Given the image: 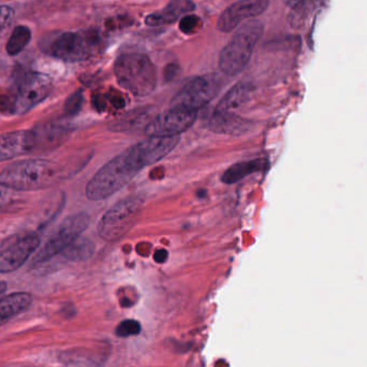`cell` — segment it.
Returning <instances> with one entry per match:
<instances>
[{"mask_svg": "<svg viewBox=\"0 0 367 367\" xmlns=\"http://www.w3.org/2000/svg\"><path fill=\"white\" fill-rule=\"evenodd\" d=\"M52 80L42 73L22 75L11 86L0 91V113L23 115L45 101L52 91Z\"/></svg>", "mask_w": 367, "mask_h": 367, "instance_id": "cell-1", "label": "cell"}, {"mask_svg": "<svg viewBox=\"0 0 367 367\" xmlns=\"http://www.w3.org/2000/svg\"><path fill=\"white\" fill-rule=\"evenodd\" d=\"M142 170L128 150L104 164L86 186V196L91 201L107 199L126 186Z\"/></svg>", "mask_w": 367, "mask_h": 367, "instance_id": "cell-2", "label": "cell"}, {"mask_svg": "<svg viewBox=\"0 0 367 367\" xmlns=\"http://www.w3.org/2000/svg\"><path fill=\"white\" fill-rule=\"evenodd\" d=\"M58 178L57 166L45 159L15 162L0 174V182L17 192H33L53 185Z\"/></svg>", "mask_w": 367, "mask_h": 367, "instance_id": "cell-3", "label": "cell"}, {"mask_svg": "<svg viewBox=\"0 0 367 367\" xmlns=\"http://www.w3.org/2000/svg\"><path fill=\"white\" fill-rule=\"evenodd\" d=\"M114 72L118 84L134 96H148L156 88V68L146 55L141 53L122 55L116 59Z\"/></svg>", "mask_w": 367, "mask_h": 367, "instance_id": "cell-4", "label": "cell"}, {"mask_svg": "<svg viewBox=\"0 0 367 367\" xmlns=\"http://www.w3.org/2000/svg\"><path fill=\"white\" fill-rule=\"evenodd\" d=\"M263 33L259 21H249L240 27L219 56V68L227 75H239L251 61L253 49Z\"/></svg>", "mask_w": 367, "mask_h": 367, "instance_id": "cell-5", "label": "cell"}, {"mask_svg": "<svg viewBox=\"0 0 367 367\" xmlns=\"http://www.w3.org/2000/svg\"><path fill=\"white\" fill-rule=\"evenodd\" d=\"M98 45L97 33H65L43 40L42 49L49 56L61 61H81L94 54Z\"/></svg>", "mask_w": 367, "mask_h": 367, "instance_id": "cell-6", "label": "cell"}, {"mask_svg": "<svg viewBox=\"0 0 367 367\" xmlns=\"http://www.w3.org/2000/svg\"><path fill=\"white\" fill-rule=\"evenodd\" d=\"M144 203L141 194L120 200L101 218L98 225L99 235L104 241L113 242L125 237L134 226Z\"/></svg>", "mask_w": 367, "mask_h": 367, "instance_id": "cell-7", "label": "cell"}, {"mask_svg": "<svg viewBox=\"0 0 367 367\" xmlns=\"http://www.w3.org/2000/svg\"><path fill=\"white\" fill-rule=\"evenodd\" d=\"M89 216L86 213H79L65 218L54 233L47 240L40 253L35 259L36 265H40L55 256L63 253L73 242L81 237V234L89 226Z\"/></svg>", "mask_w": 367, "mask_h": 367, "instance_id": "cell-8", "label": "cell"}, {"mask_svg": "<svg viewBox=\"0 0 367 367\" xmlns=\"http://www.w3.org/2000/svg\"><path fill=\"white\" fill-rule=\"evenodd\" d=\"M219 88V77L216 75L194 77L172 99L171 108L198 112L215 98Z\"/></svg>", "mask_w": 367, "mask_h": 367, "instance_id": "cell-9", "label": "cell"}, {"mask_svg": "<svg viewBox=\"0 0 367 367\" xmlns=\"http://www.w3.org/2000/svg\"><path fill=\"white\" fill-rule=\"evenodd\" d=\"M40 246V237L31 232L17 233L0 244V273H12L25 263Z\"/></svg>", "mask_w": 367, "mask_h": 367, "instance_id": "cell-10", "label": "cell"}, {"mask_svg": "<svg viewBox=\"0 0 367 367\" xmlns=\"http://www.w3.org/2000/svg\"><path fill=\"white\" fill-rule=\"evenodd\" d=\"M198 118L196 111L182 110V109H170L168 112L155 117L146 127L148 136L158 138H173L187 131L194 126Z\"/></svg>", "mask_w": 367, "mask_h": 367, "instance_id": "cell-11", "label": "cell"}, {"mask_svg": "<svg viewBox=\"0 0 367 367\" xmlns=\"http://www.w3.org/2000/svg\"><path fill=\"white\" fill-rule=\"evenodd\" d=\"M269 5L270 0H239L220 15L217 29L222 33H229L237 29L242 22L265 13Z\"/></svg>", "mask_w": 367, "mask_h": 367, "instance_id": "cell-12", "label": "cell"}, {"mask_svg": "<svg viewBox=\"0 0 367 367\" xmlns=\"http://www.w3.org/2000/svg\"><path fill=\"white\" fill-rule=\"evenodd\" d=\"M180 142V136L173 138H158L148 136L146 140L138 143L128 148L131 156L138 162L141 168L150 166L160 162L162 158L170 154Z\"/></svg>", "mask_w": 367, "mask_h": 367, "instance_id": "cell-13", "label": "cell"}, {"mask_svg": "<svg viewBox=\"0 0 367 367\" xmlns=\"http://www.w3.org/2000/svg\"><path fill=\"white\" fill-rule=\"evenodd\" d=\"M35 152L31 130L13 131L0 134V162Z\"/></svg>", "mask_w": 367, "mask_h": 367, "instance_id": "cell-14", "label": "cell"}, {"mask_svg": "<svg viewBox=\"0 0 367 367\" xmlns=\"http://www.w3.org/2000/svg\"><path fill=\"white\" fill-rule=\"evenodd\" d=\"M35 142V152L52 150L61 146L70 134V127L63 123H49L31 129Z\"/></svg>", "mask_w": 367, "mask_h": 367, "instance_id": "cell-15", "label": "cell"}, {"mask_svg": "<svg viewBox=\"0 0 367 367\" xmlns=\"http://www.w3.org/2000/svg\"><path fill=\"white\" fill-rule=\"evenodd\" d=\"M194 7L196 6L192 0H173L164 9L148 15L146 19V24L150 27H158L174 23L178 19L185 17L189 12L194 11Z\"/></svg>", "mask_w": 367, "mask_h": 367, "instance_id": "cell-16", "label": "cell"}, {"mask_svg": "<svg viewBox=\"0 0 367 367\" xmlns=\"http://www.w3.org/2000/svg\"><path fill=\"white\" fill-rule=\"evenodd\" d=\"M208 128L217 134H242L249 130L251 123L233 113L214 112L208 117Z\"/></svg>", "mask_w": 367, "mask_h": 367, "instance_id": "cell-17", "label": "cell"}, {"mask_svg": "<svg viewBox=\"0 0 367 367\" xmlns=\"http://www.w3.org/2000/svg\"><path fill=\"white\" fill-rule=\"evenodd\" d=\"M33 303V297L27 292L11 293L0 299V325L15 318L29 309Z\"/></svg>", "mask_w": 367, "mask_h": 367, "instance_id": "cell-18", "label": "cell"}, {"mask_svg": "<svg viewBox=\"0 0 367 367\" xmlns=\"http://www.w3.org/2000/svg\"><path fill=\"white\" fill-rule=\"evenodd\" d=\"M253 89L251 83H239L234 85L219 101L216 112L232 113L234 110L241 108L251 98Z\"/></svg>", "mask_w": 367, "mask_h": 367, "instance_id": "cell-19", "label": "cell"}, {"mask_svg": "<svg viewBox=\"0 0 367 367\" xmlns=\"http://www.w3.org/2000/svg\"><path fill=\"white\" fill-rule=\"evenodd\" d=\"M267 166V162L265 159L241 162L239 164H235L230 166L227 171L224 173V175H222L221 180L225 184H228V185H232V184H235V182H240L243 178H247L251 174L262 171Z\"/></svg>", "mask_w": 367, "mask_h": 367, "instance_id": "cell-20", "label": "cell"}, {"mask_svg": "<svg viewBox=\"0 0 367 367\" xmlns=\"http://www.w3.org/2000/svg\"><path fill=\"white\" fill-rule=\"evenodd\" d=\"M95 253V245L87 239H79L73 242L69 247L63 251V256L70 261H85L93 257Z\"/></svg>", "mask_w": 367, "mask_h": 367, "instance_id": "cell-21", "label": "cell"}, {"mask_svg": "<svg viewBox=\"0 0 367 367\" xmlns=\"http://www.w3.org/2000/svg\"><path fill=\"white\" fill-rule=\"evenodd\" d=\"M31 29L26 26H17V29L12 33L9 41H8L7 49L8 54L15 56L19 54L31 41Z\"/></svg>", "mask_w": 367, "mask_h": 367, "instance_id": "cell-22", "label": "cell"}, {"mask_svg": "<svg viewBox=\"0 0 367 367\" xmlns=\"http://www.w3.org/2000/svg\"><path fill=\"white\" fill-rule=\"evenodd\" d=\"M313 0H299L289 13V23L295 29H301L306 24L309 15L313 11Z\"/></svg>", "mask_w": 367, "mask_h": 367, "instance_id": "cell-23", "label": "cell"}, {"mask_svg": "<svg viewBox=\"0 0 367 367\" xmlns=\"http://www.w3.org/2000/svg\"><path fill=\"white\" fill-rule=\"evenodd\" d=\"M142 331V327L139 321L134 320V319H127V320L122 321L120 325H117L115 334L118 337L136 336L140 334Z\"/></svg>", "mask_w": 367, "mask_h": 367, "instance_id": "cell-24", "label": "cell"}, {"mask_svg": "<svg viewBox=\"0 0 367 367\" xmlns=\"http://www.w3.org/2000/svg\"><path fill=\"white\" fill-rule=\"evenodd\" d=\"M201 26L202 19L198 15H185L180 21V31L185 35H192L201 29Z\"/></svg>", "mask_w": 367, "mask_h": 367, "instance_id": "cell-25", "label": "cell"}, {"mask_svg": "<svg viewBox=\"0 0 367 367\" xmlns=\"http://www.w3.org/2000/svg\"><path fill=\"white\" fill-rule=\"evenodd\" d=\"M84 103L82 91L73 93L65 103V112L68 115H75L80 112Z\"/></svg>", "mask_w": 367, "mask_h": 367, "instance_id": "cell-26", "label": "cell"}, {"mask_svg": "<svg viewBox=\"0 0 367 367\" xmlns=\"http://www.w3.org/2000/svg\"><path fill=\"white\" fill-rule=\"evenodd\" d=\"M13 17H15L13 9L8 6H1L0 7V31L8 27Z\"/></svg>", "mask_w": 367, "mask_h": 367, "instance_id": "cell-27", "label": "cell"}, {"mask_svg": "<svg viewBox=\"0 0 367 367\" xmlns=\"http://www.w3.org/2000/svg\"><path fill=\"white\" fill-rule=\"evenodd\" d=\"M13 192L15 190H12L11 188L8 187L3 182H0V210L7 208L11 203L12 198H13L12 192Z\"/></svg>", "mask_w": 367, "mask_h": 367, "instance_id": "cell-28", "label": "cell"}, {"mask_svg": "<svg viewBox=\"0 0 367 367\" xmlns=\"http://www.w3.org/2000/svg\"><path fill=\"white\" fill-rule=\"evenodd\" d=\"M178 67L174 63L169 65L168 67H166V70H164V77L166 80L171 81L176 75H178Z\"/></svg>", "mask_w": 367, "mask_h": 367, "instance_id": "cell-29", "label": "cell"}, {"mask_svg": "<svg viewBox=\"0 0 367 367\" xmlns=\"http://www.w3.org/2000/svg\"><path fill=\"white\" fill-rule=\"evenodd\" d=\"M166 258H168V251H164V249L156 251L154 255L155 261L158 262V263H164Z\"/></svg>", "mask_w": 367, "mask_h": 367, "instance_id": "cell-30", "label": "cell"}, {"mask_svg": "<svg viewBox=\"0 0 367 367\" xmlns=\"http://www.w3.org/2000/svg\"><path fill=\"white\" fill-rule=\"evenodd\" d=\"M6 289H7V283L5 281H0V295L5 292Z\"/></svg>", "mask_w": 367, "mask_h": 367, "instance_id": "cell-31", "label": "cell"}]
</instances>
